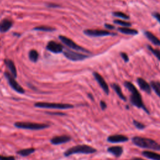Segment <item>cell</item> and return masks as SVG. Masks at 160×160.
<instances>
[{
    "instance_id": "cell-1",
    "label": "cell",
    "mask_w": 160,
    "mask_h": 160,
    "mask_svg": "<svg viewBox=\"0 0 160 160\" xmlns=\"http://www.w3.org/2000/svg\"><path fill=\"white\" fill-rule=\"evenodd\" d=\"M124 86L129 90V91L131 93L130 95V102L133 105L136 106L138 108H141L148 114H149V110L146 108L145 105L143 103L141 95L137 89V88L134 86V85L129 81H125L124 82Z\"/></svg>"
},
{
    "instance_id": "cell-2",
    "label": "cell",
    "mask_w": 160,
    "mask_h": 160,
    "mask_svg": "<svg viewBox=\"0 0 160 160\" xmlns=\"http://www.w3.org/2000/svg\"><path fill=\"white\" fill-rule=\"evenodd\" d=\"M132 143L141 148L160 151V144L156 141L147 138L134 136L131 139Z\"/></svg>"
},
{
    "instance_id": "cell-3",
    "label": "cell",
    "mask_w": 160,
    "mask_h": 160,
    "mask_svg": "<svg viewBox=\"0 0 160 160\" xmlns=\"http://www.w3.org/2000/svg\"><path fill=\"white\" fill-rule=\"evenodd\" d=\"M97 151V150L92 146L87 144H78L71 147L70 148L66 150L64 152L65 157H68L73 154H92Z\"/></svg>"
},
{
    "instance_id": "cell-4",
    "label": "cell",
    "mask_w": 160,
    "mask_h": 160,
    "mask_svg": "<svg viewBox=\"0 0 160 160\" xmlns=\"http://www.w3.org/2000/svg\"><path fill=\"white\" fill-rule=\"evenodd\" d=\"M14 126L17 128L29 130H41L49 127V124H48L31 122H16L14 124Z\"/></svg>"
},
{
    "instance_id": "cell-5",
    "label": "cell",
    "mask_w": 160,
    "mask_h": 160,
    "mask_svg": "<svg viewBox=\"0 0 160 160\" xmlns=\"http://www.w3.org/2000/svg\"><path fill=\"white\" fill-rule=\"evenodd\" d=\"M34 106L39 108L46 109H72L74 106L71 104H63V103H54V102H37Z\"/></svg>"
},
{
    "instance_id": "cell-6",
    "label": "cell",
    "mask_w": 160,
    "mask_h": 160,
    "mask_svg": "<svg viewBox=\"0 0 160 160\" xmlns=\"http://www.w3.org/2000/svg\"><path fill=\"white\" fill-rule=\"evenodd\" d=\"M4 76L6 77L9 85L13 90L19 94H24L25 92V90L21 87L20 84H19V83L15 79V78L12 76L11 73L8 72H5Z\"/></svg>"
},
{
    "instance_id": "cell-7",
    "label": "cell",
    "mask_w": 160,
    "mask_h": 160,
    "mask_svg": "<svg viewBox=\"0 0 160 160\" xmlns=\"http://www.w3.org/2000/svg\"><path fill=\"white\" fill-rule=\"evenodd\" d=\"M59 39L62 42V43H64L65 45H66L68 47L72 49H75L76 51H82L84 52H86V53H91V52L89 51H88V49L78 45L76 42H74L72 39L61 35L59 36Z\"/></svg>"
},
{
    "instance_id": "cell-8",
    "label": "cell",
    "mask_w": 160,
    "mask_h": 160,
    "mask_svg": "<svg viewBox=\"0 0 160 160\" xmlns=\"http://www.w3.org/2000/svg\"><path fill=\"white\" fill-rule=\"evenodd\" d=\"M63 54L64 55V56L72 61H82L88 58H89V56L88 55L86 54H83L79 52H77L69 49H65V51H63Z\"/></svg>"
},
{
    "instance_id": "cell-9",
    "label": "cell",
    "mask_w": 160,
    "mask_h": 160,
    "mask_svg": "<svg viewBox=\"0 0 160 160\" xmlns=\"http://www.w3.org/2000/svg\"><path fill=\"white\" fill-rule=\"evenodd\" d=\"M84 33L89 36L92 37H100V36H106L111 34L114 35L115 34L111 33L106 30H100V29H85Z\"/></svg>"
},
{
    "instance_id": "cell-10",
    "label": "cell",
    "mask_w": 160,
    "mask_h": 160,
    "mask_svg": "<svg viewBox=\"0 0 160 160\" xmlns=\"http://www.w3.org/2000/svg\"><path fill=\"white\" fill-rule=\"evenodd\" d=\"M92 74L94 76V78L96 80V81L98 82L99 85L101 86V88L102 89V90L105 92V94L108 95L109 92V87H108V85L106 83V81L102 78V76L101 74H99L98 72H94L92 73Z\"/></svg>"
},
{
    "instance_id": "cell-11",
    "label": "cell",
    "mask_w": 160,
    "mask_h": 160,
    "mask_svg": "<svg viewBox=\"0 0 160 160\" xmlns=\"http://www.w3.org/2000/svg\"><path fill=\"white\" fill-rule=\"evenodd\" d=\"M72 139L71 137L68 135H61L55 136L51 139L50 142L53 145H59L61 144L66 143Z\"/></svg>"
},
{
    "instance_id": "cell-12",
    "label": "cell",
    "mask_w": 160,
    "mask_h": 160,
    "mask_svg": "<svg viewBox=\"0 0 160 160\" xmlns=\"http://www.w3.org/2000/svg\"><path fill=\"white\" fill-rule=\"evenodd\" d=\"M46 49L47 50L53 53H60L63 51L62 46L53 41H51L48 42L46 46Z\"/></svg>"
},
{
    "instance_id": "cell-13",
    "label": "cell",
    "mask_w": 160,
    "mask_h": 160,
    "mask_svg": "<svg viewBox=\"0 0 160 160\" xmlns=\"http://www.w3.org/2000/svg\"><path fill=\"white\" fill-rule=\"evenodd\" d=\"M129 140V138L122 134H114L109 136L107 138V141L111 143H119L124 142Z\"/></svg>"
},
{
    "instance_id": "cell-14",
    "label": "cell",
    "mask_w": 160,
    "mask_h": 160,
    "mask_svg": "<svg viewBox=\"0 0 160 160\" xmlns=\"http://www.w3.org/2000/svg\"><path fill=\"white\" fill-rule=\"evenodd\" d=\"M136 81L139 87L142 91H144L145 92L149 94L151 93V86L146 81H145L144 79L141 78H137Z\"/></svg>"
},
{
    "instance_id": "cell-15",
    "label": "cell",
    "mask_w": 160,
    "mask_h": 160,
    "mask_svg": "<svg viewBox=\"0 0 160 160\" xmlns=\"http://www.w3.org/2000/svg\"><path fill=\"white\" fill-rule=\"evenodd\" d=\"M107 151L108 152L112 154L115 157L119 158L122 155L123 152V148L122 146H111L107 149Z\"/></svg>"
},
{
    "instance_id": "cell-16",
    "label": "cell",
    "mask_w": 160,
    "mask_h": 160,
    "mask_svg": "<svg viewBox=\"0 0 160 160\" xmlns=\"http://www.w3.org/2000/svg\"><path fill=\"white\" fill-rule=\"evenodd\" d=\"M12 26V22L8 19H4L0 22V32H6L8 31Z\"/></svg>"
},
{
    "instance_id": "cell-17",
    "label": "cell",
    "mask_w": 160,
    "mask_h": 160,
    "mask_svg": "<svg viewBox=\"0 0 160 160\" xmlns=\"http://www.w3.org/2000/svg\"><path fill=\"white\" fill-rule=\"evenodd\" d=\"M4 62H5V64L6 65V66L9 69L11 75L13 76L15 78H17V70H16V68L14 62L11 59H5Z\"/></svg>"
},
{
    "instance_id": "cell-18",
    "label": "cell",
    "mask_w": 160,
    "mask_h": 160,
    "mask_svg": "<svg viewBox=\"0 0 160 160\" xmlns=\"http://www.w3.org/2000/svg\"><path fill=\"white\" fill-rule=\"evenodd\" d=\"M142 155L151 160H160V154L151 151H144L142 152Z\"/></svg>"
},
{
    "instance_id": "cell-19",
    "label": "cell",
    "mask_w": 160,
    "mask_h": 160,
    "mask_svg": "<svg viewBox=\"0 0 160 160\" xmlns=\"http://www.w3.org/2000/svg\"><path fill=\"white\" fill-rule=\"evenodd\" d=\"M145 36L154 45L156 46H160V40L155 36L154 35L152 32H149V31H145L144 32Z\"/></svg>"
},
{
    "instance_id": "cell-20",
    "label": "cell",
    "mask_w": 160,
    "mask_h": 160,
    "mask_svg": "<svg viewBox=\"0 0 160 160\" xmlns=\"http://www.w3.org/2000/svg\"><path fill=\"white\" fill-rule=\"evenodd\" d=\"M111 87H112V88L114 90V91L116 92L117 95L119 96V98L121 99H122V100H123V101H126V96L123 94L121 87H120L118 84H116V83H113V84H111Z\"/></svg>"
},
{
    "instance_id": "cell-21",
    "label": "cell",
    "mask_w": 160,
    "mask_h": 160,
    "mask_svg": "<svg viewBox=\"0 0 160 160\" xmlns=\"http://www.w3.org/2000/svg\"><path fill=\"white\" fill-rule=\"evenodd\" d=\"M118 30L122 34H128V35H136L138 33V31L136 29H131V28H129L128 27L119 28H118Z\"/></svg>"
},
{
    "instance_id": "cell-22",
    "label": "cell",
    "mask_w": 160,
    "mask_h": 160,
    "mask_svg": "<svg viewBox=\"0 0 160 160\" xmlns=\"http://www.w3.org/2000/svg\"><path fill=\"white\" fill-rule=\"evenodd\" d=\"M35 151L36 149L34 148H26V149H22L19 150L16 152V153L21 156L26 157L32 154L33 152H34Z\"/></svg>"
},
{
    "instance_id": "cell-23",
    "label": "cell",
    "mask_w": 160,
    "mask_h": 160,
    "mask_svg": "<svg viewBox=\"0 0 160 160\" xmlns=\"http://www.w3.org/2000/svg\"><path fill=\"white\" fill-rule=\"evenodd\" d=\"M151 88L154 91L156 94L160 98V82L152 81L150 83Z\"/></svg>"
},
{
    "instance_id": "cell-24",
    "label": "cell",
    "mask_w": 160,
    "mask_h": 160,
    "mask_svg": "<svg viewBox=\"0 0 160 160\" xmlns=\"http://www.w3.org/2000/svg\"><path fill=\"white\" fill-rule=\"evenodd\" d=\"M29 58L33 62H37L38 60V58H39L38 52L34 49L31 50L29 52Z\"/></svg>"
},
{
    "instance_id": "cell-25",
    "label": "cell",
    "mask_w": 160,
    "mask_h": 160,
    "mask_svg": "<svg viewBox=\"0 0 160 160\" xmlns=\"http://www.w3.org/2000/svg\"><path fill=\"white\" fill-rule=\"evenodd\" d=\"M34 30H37V31H48V32H51V31H55L56 29L50 26H38L34 28Z\"/></svg>"
},
{
    "instance_id": "cell-26",
    "label": "cell",
    "mask_w": 160,
    "mask_h": 160,
    "mask_svg": "<svg viewBox=\"0 0 160 160\" xmlns=\"http://www.w3.org/2000/svg\"><path fill=\"white\" fill-rule=\"evenodd\" d=\"M148 48L157 58V59L160 61V50H159L158 49H154L153 48H152L149 45L148 46Z\"/></svg>"
},
{
    "instance_id": "cell-27",
    "label": "cell",
    "mask_w": 160,
    "mask_h": 160,
    "mask_svg": "<svg viewBox=\"0 0 160 160\" xmlns=\"http://www.w3.org/2000/svg\"><path fill=\"white\" fill-rule=\"evenodd\" d=\"M112 15L116 17H118V18H122L124 19H129V16L128 15H127L125 13H123L122 12H120V11L113 12Z\"/></svg>"
},
{
    "instance_id": "cell-28",
    "label": "cell",
    "mask_w": 160,
    "mask_h": 160,
    "mask_svg": "<svg viewBox=\"0 0 160 160\" xmlns=\"http://www.w3.org/2000/svg\"><path fill=\"white\" fill-rule=\"evenodd\" d=\"M113 22H114V24L120 25V26H123V27H130L131 26V22L124 21H122V20H119V19H116Z\"/></svg>"
},
{
    "instance_id": "cell-29",
    "label": "cell",
    "mask_w": 160,
    "mask_h": 160,
    "mask_svg": "<svg viewBox=\"0 0 160 160\" xmlns=\"http://www.w3.org/2000/svg\"><path fill=\"white\" fill-rule=\"evenodd\" d=\"M132 123H133L134 126L137 129H140V130L144 129L145 128V127H146V126H145L144 124H142V122H139V121H136V120H135V119H133Z\"/></svg>"
},
{
    "instance_id": "cell-30",
    "label": "cell",
    "mask_w": 160,
    "mask_h": 160,
    "mask_svg": "<svg viewBox=\"0 0 160 160\" xmlns=\"http://www.w3.org/2000/svg\"><path fill=\"white\" fill-rule=\"evenodd\" d=\"M15 157L12 156H2L0 154V160H15Z\"/></svg>"
},
{
    "instance_id": "cell-31",
    "label": "cell",
    "mask_w": 160,
    "mask_h": 160,
    "mask_svg": "<svg viewBox=\"0 0 160 160\" xmlns=\"http://www.w3.org/2000/svg\"><path fill=\"white\" fill-rule=\"evenodd\" d=\"M120 55H121V58H122V59L124 60V61L125 62H127L129 61V57H128V54L126 53H125V52H121Z\"/></svg>"
},
{
    "instance_id": "cell-32",
    "label": "cell",
    "mask_w": 160,
    "mask_h": 160,
    "mask_svg": "<svg viewBox=\"0 0 160 160\" xmlns=\"http://www.w3.org/2000/svg\"><path fill=\"white\" fill-rule=\"evenodd\" d=\"M46 114H50V115H58V116H65L66 115V113L61 112H46Z\"/></svg>"
},
{
    "instance_id": "cell-33",
    "label": "cell",
    "mask_w": 160,
    "mask_h": 160,
    "mask_svg": "<svg viewBox=\"0 0 160 160\" xmlns=\"http://www.w3.org/2000/svg\"><path fill=\"white\" fill-rule=\"evenodd\" d=\"M99 104H100V107H101V108L102 110H105V109H106V108H107V104H106V103L105 101L101 100V101H100Z\"/></svg>"
},
{
    "instance_id": "cell-34",
    "label": "cell",
    "mask_w": 160,
    "mask_h": 160,
    "mask_svg": "<svg viewBox=\"0 0 160 160\" xmlns=\"http://www.w3.org/2000/svg\"><path fill=\"white\" fill-rule=\"evenodd\" d=\"M152 16L158 20V21L160 23V14L156 12H154L152 13Z\"/></svg>"
},
{
    "instance_id": "cell-35",
    "label": "cell",
    "mask_w": 160,
    "mask_h": 160,
    "mask_svg": "<svg viewBox=\"0 0 160 160\" xmlns=\"http://www.w3.org/2000/svg\"><path fill=\"white\" fill-rule=\"evenodd\" d=\"M104 27H105L106 29H110V30L113 29L115 28L114 26H113V25H112V24H107V23H106V24H104Z\"/></svg>"
},
{
    "instance_id": "cell-36",
    "label": "cell",
    "mask_w": 160,
    "mask_h": 160,
    "mask_svg": "<svg viewBox=\"0 0 160 160\" xmlns=\"http://www.w3.org/2000/svg\"><path fill=\"white\" fill-rule=\"evenodd\" d=\"M48 6L50 7V8H58V7H59L58 4H48Z\"/></svg>"
},
{
    "instance_id": "cell-37",
    "label": "cell",
    "mask_w": 160,
    "mask_h": 160,
    "mask_svg": "<svg viewBox=\"0 0 160 160\" xmlns=\"http://www.w3.org/2000/svg\"><path fill=\"white\" fill-rule=\"evenodd\" d=\"M88 96H89V98L91 99V100H94V98H93V96L91 94H90V93H89L88 94Z\"/></svg>"
},
{
    "instance_id": "cell-38",
    "label": "cell",
    "mask_w": 160,
    "mask_h": 160,
    "mask_svg": "<svg viewBox=\"0 0 160 160\" xmlns=\"http://www.w3.org/2000/svg\"><path fill=\"white\" fill-rule=\"evenodd\" d=\"M131 160H145V159H143L140 158H134Z\"/></svg>"
},
{
    "instance_id": "cell-39",
    "label": "cell",
    "mask_w": 160,
    "mask_h": 160,
    "mask_svg": "<svg viewBox=\"0 0 160 160\" xmlns=\"http://www.w3.org/2000/svg\"><path fill=\"white\" fill-rule=\"evenodd\" d=\"M126 109H129V106H126Z\"/></svg>"
}]
</instances>
